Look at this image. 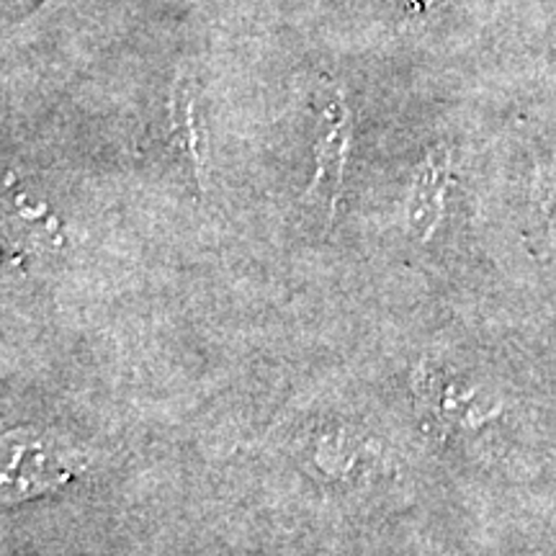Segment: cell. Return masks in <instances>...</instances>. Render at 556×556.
Returning <instances> with one entry per match:
<instances>
[{"mask_svg":"<svg viewBox=\"0 0 556 556\" xmlns=\"http://www.w3.org/2000/svg\"><path fill=\"white\" fill-rule=\"evenodd\" d=\"M353 142V114L348 106L345 90L330 86L323 99V111L317 116L315 139V178H312L307 204L323 208L328 225L336 219L340 197H343L345 168Z\"/></svg>","mask_w":556,"mask_h":556,"instance_id":"obj_1","label":"cell"},{"mask_svg":"<svg viewBox=\"0 0 556 556\" xmlns=\"http://www.w3.org/2000/svg\"><path fill=\"white\" fill-rule=\"evenodd\" d=\"M65 3V0H41V3L37 5V11L29 13L24 21H21V26H29V24H37V21H41L45 16H50V13H54L60 9V5Z\"/></svg>","mask_w":556,"mask_h":556,"instance_id":"obj_4","label":"cell"},{"mask_svg":"<svg viewBox=\"0 0 556 556\" xmlns=\"http://www.w3.org/2000/svg\"><path fill=\"white\" fill-rule=\"evenodd\" d=\"M409 5H413L415 11H420V13H426L428 9H433V5L438 3V0H407Z\"/></svg>","mask_w":556,"mask_h":556,"instance_id":"obj_5","label":"cell"},{"mask_svg":"<svg viewBox=\"0 0 556 556\" xmlns=\"http://www.w3.org/2000/svg\"><path fill=\"white\" fill-rule=\"evenodd\" d=\"M448 152L433 150L420 165L413 189V227L428 240L443 217V197L448 186Z\"/></svg>","mask_w":556,"mask_h":556,"instance_id":"obj_3","label":"cell"},{"mask_svg":"<svg viewBox=\"0 0 556 556\" xmlns=\"http://www.w3.org/2000/svg\"><path fill=\"white\" fill-rule=\"evenodd\" d=\"M168 131L178 157L189 165L199 191L206 189V137L199 111V88L191 75L180 73L168 96Z\"/></svg>","mask_w":556,"mask_h":556,"instance_id":"obj_2","label":"cell"}]
</instances>
